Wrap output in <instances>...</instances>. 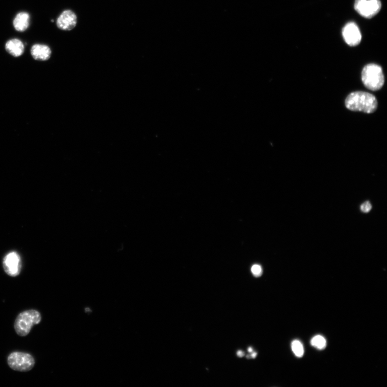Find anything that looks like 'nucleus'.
Here are the masks:
<instances>
[{
	"instance_id": "f257e3e1",
	"label": "nucleus",
	"mask_w": 387,
	"mask_h": 387,
	"mask_svg": "<svg viewBox=\"0 0 387 387\" xmlns=\"http://www.w3.org/2000/svg\"><path fill=\"white\" fill-rule=\"evenodd\" d=\"M345 103L350 111L367 114L374 113L378 106V101L374 95L362 91L350 94L346 98Z\"/></svg>"
},
{
	"instance_id": "f03ea898",
	"label": "nucleus",
	"mask_w": 387,
	"mask_h": 387,
	"mask_svg": "<svg viewBox=\"0 0 387 387\" xmlns=\"http://www.w3.org/2000/svg\"><path fill=\"white\" fill-rule=\"evenodd\" d=\"M361 79L368 89L372 91L381 90L384 83V76L382 68L375 63L367 64L362 71Z\"/></svg>"
},
{
	"instance_id": "7ed1b4c3",
	"label": "nucleus",
	"mask_w": 387,
	"mask_h": 387,
	"mask_svg": "<svg viewBox=\"0 0 387 387\" xmlns=\"http://www.w3.org/2000/svg\"><path fill=\"white\" fill-rule=\"evenodd\" d=\"M41 316L39 311L31 309L23 312L17 317L14 328L17 334L21 337L27 336L32 327L40 324Z\"/></svg>"
},
{
	"instance_id": "20e7f679",
	"label": "nucleus",
	"mask_w": 387,
	"mask_h": 387,
	"mask_svg": "<svg viewBox=\"0 0 387 387\" xmlns=\"http://www.w3.org/2000/svg\"><path fill=\"white\" fill-rule=\"evenodd\" d=\"M9 367L12 370L26 372L34 368L35 361L31 354L22 352L10 353L7 358Z\"/></svg>"
},
{
	"instance_id": "39448f33",
	"label": "nucleus",
	"mask_w": 387,
	"mask_h": 387,
	"mask_svg": "<svg viewBox=\"0 0 387 387\" xmlns=\"http://www.w3.org/2000/svg\"><path fill=\"white\" fill-rule=\"evenodd\" d=\"M354 7L361 16L371 18L379 13L382 4L380 0H356Z\"/></svg>"
},
{
	"instance_id": "423d86ee",
	"label": "nucleus",
	"mask_w": 387,
	"mask_h": 387,
	"mask_svg": "<svg viewBox=\"0 0 387 387\" xmlns=\"http://www.w3.org/2000/svg\"><path fill=\"white\" fill-rule=\"evenodd\" d=\"M344 40L350 47H356L361 41L362 36L358 26L351 22L347 24L342 30Z\"/></svg>"
},
{
	"instance_id": "0eeeda50",
	"label": "nucleus",
	"mask_w": 387,
	"mask_h": 387,
	"mask_svg": "<svg viewBox=\"0 0 387 387\" xmlns=\"http://www.w3.org/2000/svg\"><path fill=\"white\" fill-rule=\"evenodd\" d=\"M3 265L5 271L10 276H16L20 273L22 263L19 255L14 252L8 253L4 258Z\"/></svg>"
},
{
	"instance_id": "6e6552de",
	"label": "nucleus",
	"mask_w": 387,
	"mask_h": 387,
	"mask_svg": "<svg viewBox=\"0 0 387 387\" xmlns=\"http://www.w3.org/2000/svg\"><path fill=\"white\" fill-rule=\"evenodd\" d=\"M77 16L70 9H67L58 16L56 24L57 27L61 30L70 31L73 29L77 24Z\"/></svg>"
},
{
	"instance_id": "1a4fd4ad",
	"label": "nucleus",
	"mask_w": 387,
	"mask_h": 387,
	"mask_svg": "<svg viewBox=\"0 0 387 387\" xmlns=\"http://www.w3.org/2000/svg\"><path fill=\"white\" fill-rule=\"evenodd\" d=\"M31 55L35 60L39 61L48 60L51 57L52 50L47 45L35 44L32 46Z\"/></svg>"
},
{
	"instance_id": "9d476101",
	"label": "nucleus",
	"mask_w": 387,
	"mask_h": 387,
	"mask_svg": "<svg viewBox=\"0 0 387 387\" xmlns=\"http://www.w3.org/2000/svg\"><path fill=\"white\" fill-rule=\"evenodd\" d=\"M25 45L21 40L13 38L8 40L5 45L6 51L14 57H19L25 52Z\"/></svg>"
},
{
	"instance_id": "9b49d317",
	"label": "nucleus",
	"mask_w": 387,
	"mask_h": 387,
	"mask_svg": "<svg viewBox=\"0 0 387 387\" xmlns=\"http://www.w3.org/2000/svg\"><path fill=\"white\" fill-rule=\"evenodd\" d=\"M30 25V15L26 12H21L16 14L13 20V26L18 32L26 31Z\"/></svg>"
},
{
	"instance_id": "f8f14e48",
	"label": "nucleus",
	"mask_w": 387,
	"mask_h": 387,
	"mask_svg": "<svg viewBox=\"0 0 387 387\" xmlns=\"http://www.w3.org/2000/svg\"><path fill=\"white\" fill-rule=\"evenodd\" d=\"M311 344L318 350H324L327 347V340L324 336L317 335L312 338Z\"/></svg>"
},
{
	"instance_id": "ddd939ff",
	"label": "nucleus",
	"mask_w": 387,
	"mask_h": 387,
	"mask_svg": "<svg viewBox=\"0 0 387 387\" xmlns=\"http://www.w3.org/2000/svg\"><path fill=\"white\" fill-rule=\"evenodd\" d=\"M292 349L297 357L300 358L304 356V348L303 343L300 341L294 340L292 343Z\"/></svg>"
},
{
	"instance_id": "4468645a",
	"label": "nucleus",
	"mask_w": 387,
	"mask_h": 387,
	"mask_svg": "<svg viewBox=\"0 0 387 387\" xmlns=\"http://www.w3.org/2000/svg\"><path fill=\"white\" fill-rule=\"evenodd\" d=\"M251 272L256 277L261 276L263 274V269L260 265H254L251 268Z\"/></svg>"
},
{
	"instance_id": "2eb2a0df",
	"label": "nucleus",
	"mask_w": 387,
	"mask_h": 387,
	"mask_svg": "<svg viewBox=\"0 0 387 387\" xmlns=\"http://www.w3.org/2000/svg\"><path fill=\"white\" fill-rule=\"evenodd\" d=\"M360 208L362 212L365 213L369 212L372 209L371 204L370 202H365L362 204Z\"/></svg>"
},
{
	"instance_id": "dca6fc26",
	"label": "nucleus",
	"mask_w": 387,
	"mask_h": 387,
	"mask_svg": "<svg viewBox=\"0 0 387 387\" xmlns=\"http://www.w3.org/2000/svg\"><path fill=\"white\" fill-rule=\"evenodd\" d=\"M238 356L239 357L242 358L245 356V353L242 351H239L238 352Z\"/></svg>"
},
{
	"instance_id": "f3484780",
	"label": "nucleus",
	"mask_w": 387,
	"mask_h": 387,
	"mask_svg": "<svg viewBox=\"0 0 387 387\" xmlns=\"http://www.w3.org/2000/svg\"><path fill=\"white\" fill-rule=\"evenodd\" d=\"M256 356H257V353L253 352L250 356L251 357L250 358H255L256 357Z\"/></svg>"
},
{
	"instance_id": "a211bd4d",
	"label": "nucleus",
	"mask_w": 387,
	"mask_h": 387,
	"mask_svg": "<svg viewBox=\"0 0 387 387\" xmlns=\"http://www.w3.org/2000/svg\"><path fill=\"white\" fill-rule=\"evenodd\" d=\"M248 351H249V352L250 353H252V352H253V349H252V348H249V349H248Z\"/></svg>"
}]
</instances>
